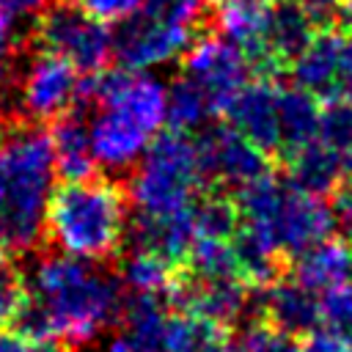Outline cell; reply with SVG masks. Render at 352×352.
Masks as SVG:
<instances>
[{
    "instance_id": "1",
    "label": "cell",
    "mask_w": 352,
    "mask_h": 352,
    "mask_svg": "<svg viewBox=\"0 0 352 352\" xmlns=\"http://www.w3.org/2000/svg\"><path fill=\"white\" fill-rule=\"evenodd\" d=\"M124 283L66 253H44L28 275V300L14 322L30 341L82 346L121 322Z\"/></svg>"
},
{
    "instance_id": "2",
    "label": "cell",
    "mask_w": 352,
    "mask_h": 352,
    "mask_svg": "<svg viewBox=\"0 0 352 352\" xmlns=\"http://www.w3.org/2000/svg\"><path fill=\"white\" fill-rule=\"evenodd\" d=\"M0 162L6 173L0 239L11 253H30L44 239L50 187L58 173L52 135L41 124L8 116L0 124Z\"/></svg>"
},
{
    "instance_id": "3",
    "label": "cell",
    "mask_w": 352,
    "mask_h": 352,
    "mask_svg": "<svg viewBox=\"0 0 352 352\" xmlns=\"http://www.w3.org/2000/svg\"><path fill=\"white\" fill-rule=\"evenodd\" d=\"M129 190L104 176L63 182L47 206V242L82 261L118 256L129 236Z\"/></svg>"
},
{
    "instance_id": "4",
    "label": "cell",
    "mask_w": 352,
    "mask_h": 352,
    "mask_svg": "<svg viewBox=\"0 0 352 352\" xmlns=\"http://www.w3.org/2000/svg\"><path fill=\"white\" fill-rule=\"evenodd\" d=\"M204 182L195 138L168 129L154 138L146 157L138 162L129 182V198L138 214H176L190 209L206 190Z\"/></svg>"
},
{
    "instance_id": "5",
    "label": "cell",
    "mask_w": 352,
    "mask_h": 352,
    "mask_svg": "<svg viewBox=\"0 0 352 352\" xmlns=\"http://www.w3.org/2000/svg\"><path fill=\"white\" fill-rule=\"evenodd\" d=\"M30 44L72 63L80 74L104 72L113 58V33L72 0H52L33 22Z\"/></svg>"
},
{
    "instance_id": "6",
    "label": "cell",
    "mask_w": 352,
    "mask_h": 352,
    "mask_svg": "<svg viewBox=\"0 0 352 352\" xmlns=\"http://www.w3.org/2000/svg\"><path fill=\"white\" fill-rule=\"evenodd\" d=\"M82 77L80 72L50 52H33L16 80V116L33 124L58 121L80 110Z\"/></svg>"
},
{
    "instance_id": "7",
    "label": "cell",
    "mask_w": 352,
    "mask_h": 352,
    "mask_svg": "<svg viewBox=\"0 0 352 352\" xmlns=\"http://www.w3.org/2000/svg\"><path fill=\"white\" fill-rule=\"evenodd\" d=\"M198 157H201V170L209 187H231L234 192L242 190L245 184L272 173L270 154L250 143L242 132H236L228 121L223 124H209L198 132Z\"/></svg>"
},
{
    "instance_id": "8",
    "label": "cell",
    "mask_w": 352,
    "mask_h": 352,
    "mask_svg": "<svg viewBox=\"0 0 352 352\" xmlns=\"http://www.w3.org/2000/svg\"><path fill=\"white\" fill-rule=\"evenodd\" d=\"M195 30L157 19L146 11L121 22L113 33V58L126 72H146L151 66H165L192 47Z\"/></svg>"
},
{
    "instance_id": "9",
    "label": "cell",
    "mask_w": 352,
    "mask_h": 352,
    "mask_svg": "<svg viewBox=\"0 0 352 352\" xmlns=\"http://www.w3.org/2000/svg\"><path fill=\"white\" fill-rule=\"evenodd\" d=\"M250 72L253 66L245 52L220 33H201L182 60V74L204 85L217 116H223L231 99L245 88V82L253 80Z\"/></svg>"
},
{
    "instance_id": "10",
    "label": "cell",
    "mask_w": 352,
    "mask_h": 352,
    "mask_svg": "<svg viewBox=\"0 0 352 352\" xmlns=\"http://www.w3.org/2000/svg\"><path fill=\"white\" fill-rule=\"evenodd\" d=\"M253 289L239 278H195L184 270H179V278L170 289V305L182 311H192L198 316H206L223 327L236 324L248 311L256 308Z\"/></svg>"
},
{
    "instance_id": "11",
    "label": "cell",
    "mask_w": 352,
    "mask_h": 352,
    "mask_svg": "<svg viewBox=\"0 0 352 352\" xmlns=\"http://www.w3.org/2000/svg\"><path fill=\"white\" fill-rule=\"evenodd\" d=\"M226 121L267 154L280 157V85L275 77H253L226 107Z\"/></svg>"
},
{
    "instance_id": "12",
    "label": "cell",
    "mask_w": 352,
    "mask_h": 352,
    "mask_svg": "<svg viewBox=\"0 0 352 352\" xmlns=\"http://www.w3.org/2000/svg\"><path fill=\"white\" fill-rule=\"evenodd\" d=\"M258 322L289 333L294 338H302L314 327L322 324V302L319 294L297 283L294 278H280L272 286L256 292V308Z\"/></svg>"
},
{
    "instance_id": "13",
    "label": "cell",
    "mask_w": 352,
    "mask_h": 352,
    "mask_svg": "<svg viewBox=\"0 0 352 352\" xmlns=\"http://www.w3.org/2000/svg\"><path fill=\"white\" fill-rule=\"evenodd\" d=\"M88 126H91V146H94L96 165L107 170L135 168L146 157L148 146L154 143L151 140L154 132H148L135 118L110 107H99V113Z\"/></svg>"
},
{
    "instance_id": "14",
    "label": "cell",
    "mask_w": 352,
    "mask_h": 352,
    "mask_svg": "<svg viewBox=\"0 0 352 352\" xmlns=\"http://www.w3.org/2000/svg\"><path fill=\"white\" fill-rule=\"evenodd\" d=\"M292 80L319 102L344 99V33L324 28L292 66Z\"/></svg>"
},
{
    "instance_id": "15",
    "label": "cell",
    "mask_w": 352,
    "mask_h": 352,
    "mask_svg": "<svg viewBox=\"0 0 352 352\" xmlns=\"http://www.w3.org/2000/svg\"><path fill=\"white\" fill-rule=\"evenodd\" d=\"M217 33L226 36L234 47L245 52L256 74L272 77L267 55V28H270V3L261 0H231L217 8L214 16Z\"/></svg>"
},
{
    "instance_id": "16",
    "label": "cell",
    "mask_w": 352,
    "mask_h": 352,
    "mask_svg": "<svg viewBox=\"0 0 352 352\" xmlns=\"http://www.w3.org/2000/svg\"><path fill=\"white\" fill-rule=\"evenodd\" d=\"M319 28L308 16L300 0H275L270 3V28H267V55L272 77L292 69L297 58L308 50Z\"/></svg>"
},
{
    "instance_id": "17",
    "label": "cell",
    "mask_w": 352,
    "mask_h": 352,
    "mask_svg": "<svg viewBox=\"0 0 352 352\" xmlns=\"http://www.w3.org/2000/svg\"><path fill=\"white\" fill-rule=\"evenodd\" d=\"M195 239H198V234H195V223H192V212L190 209H182L176 214H162V217L138 214L135 226L129 231L132 248L157 253L165 261H170L173 267H179V270L184 267Z\"/></svg>"
},
{
    "instance_id": "18",
    "label": "cell",
    "mask_w": 352,
    "mask_h": 352,
    "mask_svg": "<svg viewBox=\"0 0 352 352\" xmlns=\"http://www.w3.org/2000/svg\"><path fill=\"white\" fill-rule=\"evenodd\" d=\"M292 278L316 294L352 283V242H346L344 236H330L314 245L311 250L294 258Z\"/></svg>"
},
{
    "instance_id": "19",
    "label": "cell",
    "mask_w": 352,
    "mask_h": 352,
    "mask_svg": "<svg viewBox=\"0 0 352 352\" xmlns=\"http://www.w3.org/2000/svg\"><path fill=\"white\" fill-rule=\"evenodd\" d=\"M286 182L308 195H333L344 184V157L322 140H314L286 157Z\"/></svg>"
},
{
    "instance_id": "20",
    "label": "cell",
    "mask_w": 352,
    "mask_h": 352,
    "mask_svg": "<svg viewBox=\"0 0 352 352\" xmlns=\"http://www.w3.org/2000/svg\"><path fill=\"white\" fill-rule=\"evenodd\" d=\"M52 151H55V170L63 182H77L96 176V157L91 146V126L80 116V110H72L52 121Z\"/></svg>"
},
{
    "instance_id": "21",
    "label": "cell",
    "mask_w": 352,
    "mask_h": 352,
    "mask_svg": "<svg viewBox=\"0 0 352 352\" xmlns=\"http://www.w3.org/2000/svg\"><path fill=\"white\" fill-rule=\"evenodd\" d=\"M319 99L300 85H280V157L319 140Z\"/></svg>"
},
{
    "instance_id": "22",
    "label": "cell",
    "mask_w": 352,
    "mask_h": 352,
    "mask_svg": "<svg viewBox=\"0 0 352 352\" xmlns=\"http://www.w3.org/2000/svg\"><path fill=\"white\" fill-rule=\"evenodd\" d=\"M228 341V327L198 316L192 311L173 308L162 336H160V352H217Z\"/></svg>"
},
{
    "instance_id": "23",
    "label": "cell",
    "mask_w": 352,
    "mask_h": 352,
    "mask_svg": "<svg viewBox=\"0 0 352 352\" xmlns=\"http://www.w3.org/2000/svg\"><path fill=\"white\" fill-rule=\"evenodd\" d=\"M118 278H121L124 289L135 292V294H170V289L179 278V267H173L170 261H165L157 253L129 248L121 256Z\"/></svg>"
},
{
    "instance_id": "24",
    "label": "cell",
    "mask_w": 352,
    "mask_h": 352,
    "mask_svg": "<svg viewBox=\"0 0 352 352\" xmlns=\"http://www.w3.org/2000/svg\"><path fill=\"white\" fill-rule=\"evenodd\" d=\"M212 116H217L212 96L192 77L179 74L168 85V129L184 132V135L201 132L204 126H209L206 121Z\"/></svg>"
},
{
    "instance_id": "25",
    "label": "cell",
    "mask_w": 352,
    "mask_h": 352,
    "mask_svg": "<svg viewBox=\"0 0 352 352\" xmlns=\"http://www.w3.org/2000/svg\"><path fill=\"white\" fill-rule=\"evenodd\" d=\"M190 212H192L198 239H234L236 231L242 228L236 198L217 187H206L192 201Z\"/></svg>"
},
{
    "instance_id": "26",
    "label": "cell",
    "mask_w": 352,
    "mask_h": 352,
    "mask_svg": "<svg viewBox=\"0 0 352 352\" xmlns=\"http://www.w3.org/2000/svg\"><path fill=\"white\" fill-rule=\"evenodd\" d=\"M184 272L195 275V278H239L242 280V270H239V258L234 250L231 239H195L184 267Z\"/></svg>"
},
{
    "instance_id": "27",
    "label": "cell",
    "mask_w": 352,
    "mask_h": 352,
    "mask_svg": "<svg viewBox=\"0 0 352 352\" xmlns=\"http://www.w3.org/2000/svg\"><path fill=\"white\" fill-rule=\"evenodd\" d=\"M319 140L336 148L341 157L352 151V99H333L322 107Z\"/></svg>"
},
{
    "instance_id": "28",
    "label": "cell",
    "mask_w": 352,
    "mask_h": 352,
    "mask_svg": "<svg viewBox=\"0 0 352 352\" xmlns=\"http://www.w3.org/2000/svg\"><path fill=\"white\" fill-rule=\"evenodd\" d=\"M231 344L236 346V352H300V338L280 333L258 319L242 327L231 338Z\"/></svg>"
},
{
    "instance_id": "29",
    "label": "cell",
    "mask_w": 352,
    "mask_h": 352,
    "mask_svg": "<svg viewBox=\"0 0 352 352\" xmlns=\"http://www.w3.org/2000/svg\"><path fill=\"white\" fill-rule=\"evenodd\" d=\"M25 300H28V275L19 272L8 258L0 264V327L16 322Z\"/></svg>"
},
{
    "instance_id": "30",
    "label": "cell",
    "mask_w": 352,
    "mask_h": 352,
    "mask_svg": "<svg viewBox=\"0 0 352 352\" xmlns=\"http://www.w3.org/2000/svg\"><path fill=\"white\" fill-rule=\"evenodd\" d=\"M143 11L195 30L206 19V0H143Z\"/></svg>"
},
{
    "instance_id": "31",
    "label": "cell",
    "mask_w": 352,
    "mask_h": 352,
    "mask_svg": "<svg viewBox=\"0 0 352 352\" xmlns=\"http://www.w3.org/2000/svg\"><path fill=\"white\" fill-rule=\"evenodd\" d=\"M319 302H322V324L352 338V283L319 294Z\"/></svg>"
},
{
    "instance_id": "32",
    "label": "cell",
    "mask_w": 352,
    "mask_h": 352,
    "mask_svg": "<svg viewBox=\"0 0 352 352\" xmlns=\"http://www.w3.org/2000/svg\"><path fill=\"white\" fill-rule=\"evenodd\" d=\"M72 3H77L85 14L96 16L104 25H113V22L121 25L143 11V0H72Z\"/></svg>"
},
{
    "instance_id": "33",
    "label": "cell",
    "mask_w": 352,
    "mask_h": 352,
    "mask_svg": "<svg viewBox=\"0 0 352 352\" xmlns=\"http://www.w3.org/2000/svg\"><path fill=\"white\" fill-rule=\"evenodd\" d=\"M300 352H352V341L344 333L319 324L300 338Z\"/></svg>"
},
{
    "instance_id": "34",
    "label": "cell",
    "mask_w": 352,
    "mask_h": 352,
    "mask_svg": "<svg viewBox=\"0 0 352 352\" xmlns=\"http://www.w3.org/2000/svg\"><path fill=\"white\" fill-rule=\"evenodd\" d=\"M16 69V33H14V22L0 16V94L11 85Z\"/></svg>"
},
{
    "instance_id": "35",
    "label": "cell",
    "mask_w": 352,
    "mask_h": 352,
    "mask_svg": "<svg viewBox=\"0 0 352 352\" xmlns=\"http://www.w3.org/2000/svg\"><path fill=\"white\" fill-rule=\"evenodd\" d=\"M333 214H336V228H341L344 239L352 242V182H344L333 192Z\"/></svg>"
},
{
    "instance_id": "36",
    "label": "cell",
    "mask_w": 352,
    "mask_h": 352,
    "mask_svg": "<svg viewBox=\"0 0 352 352\" xmlns=\"http://www.w3.org/2000/svg\"><path fill=\"white\" fill-rule=\"evenodd\" d=\"M52 0H0V16L16 22L28 16H38Z\"/></svg>"
},
{
    "instance_id": "37",
    "label": "cell",
    "mask_w": 352,
    "mask_h": 352,
    "mask_svg": "<svg viewBox=\"0 0 352 352\" xmlns=\"http://www.w3.org/2000/svg\"><path fill=\"white\" fill-rule=\"evenodd\" d=\"M0 352H38V344L16 327H0Z\"/></svg>"
},
{
    "instance_id": "38",
    "label": "cell",
    "mask_w": 352,
    "mask_h": 352,
    "mask_svg": "<svg viewBox=\"0 0 352 352\" xmlns=\"http://www.w3.org/2000/svg\"><path fill=\"white\" fill-rule=\"evenodd\" d=\"M102 352H157V349H151V346H146V344L135 341L132 336L121 333V336L110 338V341L104 344V349H102Z\"/></svg>"
},
{
    "instance_id": "39",
    "label": "cell",
    "mask_w": 352,
    "mask_h": 352,
    "mask_svg": "<svg viewBox=\"0 0 352 352\" xmlns=\"http://www.w3.org/2000/svg\"><path fill=\"white\" fill-rule=\"evenodd\" d=\"M344 99H352V28L344 33Z\"/></svg>"
},
{
    "instance_id": "40",
    "label": "cell",
    "mask_w": 352,
    "mask_h": 352,
    "mask_svg": "<svg viewBox=\"0 0 352 352\" xmlns=\"http://www.w3.org/2000/svg\"><path fill=\"white\" fill-rule=\"evenodd\" d=\"M338 14L346 28H352V0H338Z\"/></svg>"
},
{
    "instance_id": "41",
    "label": "cell",
    "mask_w": 352,
    "mask_h": 352,
    "mask_svg": "<svg viewBox=\"0 0 352 352\" xmlns=\"http://www.w3.org/2000/svg\"><path fill=\"white\" fill-rule=\"evenodd\" d=\"M344 182H352V151L344 154Z\"/></svg>"
},
{
    "instance_id": "42",
    "label": "cell",
    "mask_w": 352,
    "mask_h": 352,
    "mask_svg": "<svg viewBox=\"0 0 352 352\" xmlns=\"http://www.w3.org/2000/svg\"><path fill=\"white\" fill-rule=\"evenodd\" d=\"M6 204V173H3V162H0V209Z\"/></svg>"
},
{
    "instance_id": "43",
    "label": "cell",
    "mask_w": 352,
    "mask_h": 352,
    "mask_svg": "<svg viewBox=\"0 0 352 352\" xmlns=\"http://www.w3.org/2000/svg\"><path fill=\"white\" fill-rule=\"evenodd\" d=\"M38 352H72V349L63 346V344H47V346H41Z\"/></svg>"
},
{
    "instance_id": "44",
    "label": "cell",
    "mask_w": 352,
    "mask_h": 352,
    "mask_svg": "<svg viewBox=\"0 0 352 352\" xmlns=\"http://www.w3.org/2000/svg\"><path fill=\"white\" fill-rule=\"evenodd\" d=\"M8 258H11V250H8V248H6V242L0 239V264H3V261H8Z\"/></svg>"
},
{
    "instance_id": "45",
    "label": "cell",
    "mask_w": 352,
    "mask_h": 352,
    "mask_svg": "<svg viewBox=\"0 0 352 352\" xmlns=\"http://www.w3.org/2000/svg\"><path fill=\"white\" fill-rule=\"evenodd\" d=\"M214 3H220V6H223V3H231V0H214Z\"/></svg>"
},
{
    "instance_id": "46",
    "label": "cell",
    "mask_w": 352,
    "mask_h": 352,
    "mask_svg": "<svg viewBox=\"0 0 352 352\" xmlns=\"http://www.w3.org/2000/svg\"><path fill=\"white\" fill-rule=\"evenodd\" d=\"M261 3H275V0H261Z\"/></svg>"
}]
</instances>
